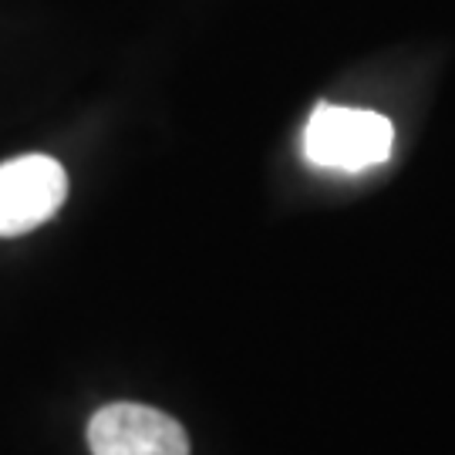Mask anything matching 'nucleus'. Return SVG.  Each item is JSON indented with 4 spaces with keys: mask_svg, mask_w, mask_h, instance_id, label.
Masks as SVG:
<instances>
[{
    "mask_svg": "<svg viewBox=\"0 0 455 455\" xmlns=\"http://www.w3.org/2000/svg\"><path fill=\"white\" fill-rule=\"evenodd\" d=\"M92 455H189L186 428L165 411L115 402L88 422Z\"/></svg>",
    "mask_w": 455,
    "mask_h": 455,
    "instance_id": "7ed1b4c3",
    "label": "nucleus"
},
{
    "mask_svg": "<svg viewBox=\"0 0 455 455\" xmlns=\"http://www.w3.org/2000/svg\"><path fill=\"white\" fill-rule=\"evenodd\" d=\"M68 196L65 165L31 152L0 163V236H20L44 227Z\"/></svg>",
    "mask_w": 455,
    "mask_h": 455,
    "instance_id": "f03ea898",
    "label": "nucleus"
},
{
    "mask_svg": "<svg viewBox=\"0 0 455 455\" xmlns=\"http://www.w3.org/2000/svg\"><path fill=\"white\" fill-rule=\"evenodd\" d=\"M395 129L385 115L344 105H317L304 129V152L321 169L361 172L391 156Z\"/></svg>",
    "mask_w": 455,
    "mask_h": 455,
    "instance_id": "f257e3e1",
    "label": "nucleus"
}]
</instances>
